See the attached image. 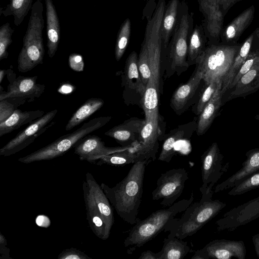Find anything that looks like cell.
Wrapping results in <instances>:
<instances>
[{"label":"cell","mask_w":259,"mask_h":259,"mask_svg":"<svg viewBox=\"0 0 259 259\" xmlns=\"http://www.w3.org/2000/svg\"><path fill=\"white\" fill-rule=\"evenodd\" d=\"M151 161L144 159L134 163L127 175L113 187L103 183L101 184L118 215L131 225L140 220L137 215L143 192L145 168Z\"/></svg>","instance_id":"obj_1"},{"label":"cell","mask_w":259,"mask_h":259,"mask_svg":"<svg viewBox=\"0 0 259 259\" xmlns=\"http://www.w3.org/2000/svg\"><path fill=\"white\" fill-rule=\"evenodd\" d=\"M214 185L210 184L206 188H200V200L192 203L180 219L174 218L168 223L164 230L169 232L167 237L183 239L194 235L226 206V204L220 200L212 199Z\"/></svg>","instance_id":"obj_2"},{"label":"cell","mask_w":259,"mask_h":259,"mask_svg":"<svg viewBox=\"0 0 259 259\" xmlns=\"http://www.w3.org/2000/svg\"><path fill=\"white\" fill-rule=\"evenodd\" d=\"M192 192L189 199H183L167 208L159 209L143 220H140L130 230L124 241L125 247H140L164 231L168 223L184 211L193 202Z\"/></svg>","instance_id":"obj_3"},{"label":"cell","mask_w":259,"mask_h":259,"mask_svg":"<svg viewBox=\"0 0 259 259\" xmlns=\"http://www.w3.org/2000/svg\"><path fill=\"white\" fill-rule=\"evenodd\" d=\"M44 7L41 0H37L31 8L28 26L23 37V46L18 58V69L22 73L30 71L43 63L45 49L42 30Z\"/></svg>","instance_id":"obj_4"},{"label":"cell","mask_w":259,"mask_h":259,"mask_svg":"<svg viewBox=\"0 0 259 259\" xmlns=\"http://www.w3.org/2000/svg\"><path fill=\"white\" fill-rule=\"evenodd\" d=\"M241 46L211 44L206 47L195 64L205 85L215 81L223 87Z\"/></svg>","instance_id":"obj_5"},{"label":"cell","mask_w":259,"mask_h":259,"mask_svg":"<svg viewBox=\"0 0 259 259\" xmlns=\"http://www.w3.org/2000/svg\"><path fill=\"white\" fill-rule=\"evenodd\" d=\"M111 119V116H101L92 119L73 132L63 135L47 146L19 158L18 161L28 164L61 156L74 147L80 139L101 128Z\"/></svg>","instance_id":"obj_6"},{"label":"cell","mask_w":259,"mask_h":259,"mask_svg":"<svg viewBox=\"0 0 259 259\" xmlns=\"http://www.w3.org/2000/svg\"><path fill=\"white\" fill-rule=\"evenodd\" d=\"M165 10V0H159L152 18L148 21L143 41L146 46L152 77L160 88L162 41L160 30Z\"/></svg>","instance_id":"obj_7"},{"label":"cell","mask_w":259,"mask_h":259,"mask_svg":"<svg viewBox=\"0 0 259 259\" xmlns=\"http://www.w3.org/2000/svg\"><path fill=\"white\" fill-rule=\"evenodd\" d=\"M189 22L187 15H184L176 29L170 46L165 69V77L175 73L180 75L190 67L187 62L188 45L187 38Z\"/></svg>","instance_id":"obj_8"},{"label":"cell","mask_w":259,"mask_h":259,"mask_svg":"<svg viewBox=\"0 0 259 259\" xmlns=\"http://www.w3.org/2000/svg\"><path fill=\"white\" fill-rule=\"evenodd\" d=\"M188 179V174L184 168L171 169L162 174L152 193V199H162L160 204L164 207L171 206L181 195Z\"/></svg>","instance_id":"obj_9"},{"label":"cell","mask_w":259,"mask_h":259,"mask_svg":"<svg viewBox=\"0 0 259 259\" xmlns=\"http://www.w3.org/2000/svg\"><path fill=\"white\" fill-rule=\"evenodd\" d=\"M57 112L56 109L51 110L31 123L0 149V155L9 156L13 155L33 142L55 123V121H51Z\"/></svg>","instance_id":"obj_10"},{"label":"cell","mask_w":259,"mask_h":259,"mask_svg":"<svg viewBox=\"0 0 259 259\" xmlns=\"http://www.w3.org/2000/svg\"><path fill=\"white\" fill-rule=\"evenodd\" d=\"M82 190L85 209L97 211L101 215L110 235L114 222L112 206L101 185L90 172L85 175Z\"/></svg>","instance_id":"obj_11"},{"label":"cell","mask_w":259,"mask_h":259,"mask_svg":"<svg viewBox=\"0 0 259 259\" xmlns=\"http://www.w3.org/2000/svg\"><path fill=\"white\" fill-rule=\"evenodd\" d=\"M246 253L243 241L215 239L195 251L191 259H244Z\"/></svg>","instance_id":"obj_12"},{"label":"cell","mask_w":259,"mask_h":259,"mask_svg":"<svg viewBox=\"0 0 259 259\" xmlns=\"http://www.w3.org/2000/svg\"><path fill=\"white\" fill-rule=\"evenodd\" d=\"M259 217V196L233 208L216 221L218 231H232Z\"/></svg>","instance_id":"obj_13"},{"label":"cell","mask_w":259,"mask_h":259,"mask_svg":"<svg viewBox=\"0 0 259 259\" xmlns=\"http://www.w3.org/2000/svg\"><path fill=\"white\" fill-rule=\"evenodd\" d=\"M223 159L217 143H212L201 156V187L206 188L210 184L214 185L227 171L229 163L224 164Z\"/></svg>","instance_id":"obj_14"},{"label":"cell","mask_w":259,"mask_h":259,"mask_svg":"<svg viewBox=\"0 0 259 259\" xmlns=\"http://www.w3.org/2000/svg\"><path fill=\"white\" fill-rule=\"evenodd\" d=\"M159 113L146 120L138 141L134 145L139 160L154 161L159 148Z\"/></svg>","instance_id":"obj_15"},{"label":"cell","mask_w":259,"mask_h":259,"mask_svg":"<svg viewBox=\"0 0 259 259\" xmlns=\"http://www.w3.org/2000/svg\"><path fill=\"white\" fill-rule=\"evenodd\" d=\"M133 146L109 147L98 136L88 135L78 141L73 148L74 153L80 160L95 164L103 156L128 149Z\"/></svg>","instance_id":"obj_16"},{"label":"cell","mask_w":259,"mask_h":259,"mask_svg":"<svg viewBox=\"0 0 259 259\" xmlns=\"http://www.w3.org/2000/svg\"><path fill=\"white\" fill-rule=\"evenodd\" d=\"M37 76H19L9 82L7 91H0V101L8 98H20L28 102L39 98L45 85L37 83Z\"/></svg>","instance_id":"obj_17"},{"label":"cell","mask_w":259,"mask_h":259,"mask_svg":"<svg viewBox=\"0 0 259 259\" xmlns=\"http://www.w3.org/2000/svg\"><path fill=\"white\" fill-rule=\"evenodd\" d=\"M202 80V72L196 67L195 72L188 81L177 89L170 101V107L176 113L181 115L189 106Z\"/></svg>","instance_id":"obj_18"},{"label":"cell","mask_w":259,"mask_h":259,"mask_svg":"<svg viewBox=\"0 0 259 259\" xmlns=\"http://www.w3.org/2000/svg\"><path fill=\"white\" fill-rule=\"evenodd\" d=\"M246 159L242 167L215 186L214 193L228 190L236 186L252 174L259 171V148L248 150L245 154Z\"/></svg>","instance_id":"obj_19"},{"label":"cell","mask_w":259,"mask_h":259,"mask_svg":"<svg viewBox=\"0 0 259 259\" xmlns=\"http://www.w3.org/2000/svg\"><path fill=\"white\" fill-rule=\"evenodd\" d=\"M145 119L132 118L106 131L105 135L115 139L122 146L134 145L138 142Z\"/></svg>","instance_id":"obj_20"},{"label":"cell","mask_w":259,"mask_h":259,"mask_svg":"<svg viewBox=\"0 0 259 259\" xmlns=\"http://www.w3.org/2000/svg\"><path fill=\"white\" fill-rule=\"evenodd\" d=\"M259 50V28H257L241 44L235 58L221 93L223 95L230 86L239 69L251 53Z\"/></svg>","instance_id":"obj_21"},{"label":"cell","mask_w":259,"mask_h":259,"mask_svg":"<svg viewBox=\"0 0 259 259\" xmlns=\"http://www.w3.org/2000/svg\"><path fill=\"white\" fill-rule=\"evenodd\" d=\"M138 59V56L135 51L132 52L127 58L121 75L122 85L124 88V91H130L132 94L139 95L142 102L146 87L141 78Z\"/></svg>","instance_id":"obj_22"},{"label":"cell","mask_w":259,"mask_h":259,"mask_svg":"<svg viewBox=\"0 0 259 259\" xmlns=\"http://www.w3.org/2000/svg\"><path fill=\"white\" fill-rule=\"evenodd\" d=\"M196 128L197 123L192 121L180 125L171 131L162 144L158 160L169 162L176 154L175 147L176 143L181 140L189 139Z\"/></svg>","instance_id":"obj_23"},{"label":"cell","mask_w":259,"mask_h":259,"mask_svg":"<svg viewBox=\"0 0 259 259\" xmlns=\"http://www.w3.org/2000/svg\"><path fill=\"white\" fill-rule=\"evenodd\" d=\"M253 5L244 11L224 29L221 34L223 45H235L239 37L251 23L254 14Z\"/></svg>","instance_id":"obj_24"},{"label":"cell","mask_w":259,"mask_h":259,"mask_svg":"<svg viewBox=\"0 0 259 259\" xmlns=\"http://www.w3.org/2000/svg\"><path fill=\"white\" fill-rule=\"evenodd\" d=\"M46 8L48 54L55 55L60 38V26L57 13L52 0H45Z\"/></svg>","instance_id":"obj_25"},{"label":"cell","mask_w":259,"mask_h":259,"mask_svg":"<svg viewBox=\"0 0 259 259\" xmlns=\"http://www.w3.org/2000/svg\"><path fill=\"white\" fill-rule=\"evenodd\" d=\"M222 87L218 88L212 98L200 114L197 122L196 134L198 136L204 134L211 126L218 115L222 105Z\"/></svg>","instance_id":"obj_26"},{"label":"cell","mask_w":259,"mask_h":259,"mask_svg":"<svg viewBox=\"0 0 259 259\" xmlns=\"http://www.w3.org/2000/svg\"><path fill=\"white\" fill-rule=\"evenodd\" d=\"M45 114L41 110L23 111L16 109L5 121L0 123V137L17 130L21 126L31 123Z\"/></svg>","instance_id":"obj_27"},{"label":"cell","mask_w":259,"mask_h":259,"mask_svg":"<svg viewBox=\"0 0 259 259\" xmlns=\"http://www.w3.org/2000/svg\"><path fill=\"white\" fill-rule=\"evenodd\" d=\"M163 243L161 250L158 252V259H182L192 251L187 242L176 237H167Z\"/></svg>","instance_id":"obj_28"},{"label":"cell","mask_w":259,"mask_h":259,"mask_svg":"<svg viewBox=\"0 0 259 259\" xmlns=\"http://www.w3.org/2000/svg\"><path fill=\"white\" fill-rule=\"evenodd\" d=\"M160 87L155 79L151 77L146 85L141 106L145 115V120L152 118L158 114V97Z\"/></svg>","instance_id":"obj_29"},{"label":"cell","mask_w":259,"mask_h":259,"mask_svg":"<svg viewBox=\"0 0 259 259\" xmlns=\"http://www.w3.org/2000/svg\"><path fill=\"white\" fill-rule=\"evenodd\" d=\"M103 99L92 98L88 99L72 115L66 126V131H70L86 120L104 105Z\"/></svg>","instance_id":"obj_30"},{"label":"cell","mask_w":259,"mask_h":259,"mask_svg":"<svg viewBox=\"0 0 259 259\" xmlns=\"http://www.w3.org/2000/svg\"><path fill=\"white\" fill-rule=\"evenodd\" d=\"M178 4V0H170L164 12L160 32L165 48H167L168 45L169 38L176 21Z\"/></svg>","instance_id":"obj_31"},{"label":"cell","mask_w":259,"mask_h":259,"mask_svg":"<svg viewBox=\"0 0 259 259\" xmlns=\"http://www.w3.org/2000/svg\"><path fill=\"white\" fill-rule=\"evenodd\" d=\"M138 161L139 160L133 146L128 149L103 156L98 159L95 164L98 165L107 164L118 166L134 163Z\"/></svg>","instance_id":"obj_32"},{"label":"cell","mask_w":259,"mask_h":259,"mask_svg":"<svg viewBox=\"0 0 259 259\" xmlns=\"http://www.w3.org/2000/svg\"><path fill=\"white\" fill-rule=\"evenodd\" d=\"M205 40L201 26H196L191 35L188 45L187 62L189 66L196 64L198 58L206 47Z\"/></svg>","instance_id":"obj_33"},{"label":"cell","mask_w":259,"mask_h":259,"mask_svg":"<svg viewBox=\"0 0 259 259\" xmlns=\"http://www.w3.org/2000/svg\"><path fill=\"white\" fill-rule=\"evenodd\" d=\"M32 2L33 0H10L5 9L3 11L1 9V14L5 17L13 15L14 24L18 26L31 9Z\"/></svg>","instance_id":"obj_34"},{"label":"cell","mask_w":259,"mask_h":259,"mask_svg":"<svg viewBox=\"0 0 259 259\" xmlns=\"http://www.w3.org/2000/svg\"><path fill=\"white\" fill-rule=\"evenodd\" d=\"M203 12L206 15V27L209 35L218 39L222 32L224 16L220 6L209 8Z\"/></svg>","instance_id":"obj_35"},{"label":"cell","mask_w":259,"mask_h":259,"mask_svg":"<svg viewBox=\"0 0 259 259\" xmlns=\"http://www.w3.org/2000/svg\"><path fill=\"white\" fill-rule=\"evenodd\" d=\"M87 220L92 232L99 239L107 240L110 235L108 233L106 225L101 214L92 210H86Z\"/></svg>","instance_id":"obj_36"},{"label":"cell","mask_w":259,"mask_h":259,"mask_svg":"<svg viewBox=\"0 0 259 259\" xmlns=\"http://www.w3.org/2000/svg\"><path fill=\"white\" fill-rule=\"evenodd\" d=\"M131 26L130 20L127 18L118 31L115 47V57L117 61L120 60L127 47L131 34Z\"/></svg>","instance_id":"obj_37"},{"label":"cell","mask_w":259,"mask_h":259,"mask_svg":"<svg viewBox=\"0 0 259 259\" xmlns=\"http://www.w3.org/2000/svg\"><path fill=\"white\" fill-rule=\"evenodd\" d=\"M138 66L142 81L145 87L152 77V71L148 58L146 46L143 42L138 59Z\"/></svg>","instance_id":"obj_38"},{"label":"cell","mask_w":259,"mask_h":259,"mask_svg":"<svg viewBox=\"0 0 259 259\" xmlns=\"http://www.w3.org/2000/svg\"><path fill=\"white\" fill-rule=\"evenodd\" d=\"M27 102L20 98H8L0 101V123L7 119L18 109Z\"/></svg>","instance_id":"obj_39"},{"label":"cell","mask_w":259,"mask_h":259,"mask_svg":"<svg viewBox=\"0 0 259 259\" xmlns=\"http://www.w3.org/2000/svg\"><path fill=\"white\" fill-rule=\"evenodd\" d=\"M258 187H259V171L233 187L228 194L231 196L239 195Z\"/></svg>","instance_id":"obj_40"},{"label":"cell","mask_w":259,"mask_h":259,"mask_svg":"<svg viewBox=\"0 0 259 259\" xmlns=\"http://www.w3.org/2000/svg\"><path fill=\"white\" fill-rule=\"evenodd\" d=\"M14 31L8 22L0 27V61L8 57L7 49L12 42V36Z\"/></svg>","instance_id":"obj_41"},{"label":"cell","mask_w":259,"mask_h":259,"mask_svg":"<svg viewBox=\"0 0 259 259\" xmlns=\"http://www.w3.org/2000/svg\"><path fill=\"white\" fill-rule=\"evenodd\" d=\"M220 87L222 88L221 84L215 81L211 82L206 85V87L200 95L194 110V112L196 115H200L206 104L213 97L218 88Z\"/></svg>","instance_id":"obj_42"},{"label":"cell","mask_w":259,"mask_h":259,"mask_svg":"<svg viewBox=\"0 0 259 259\" xmlns=\"http://www.w3.org/2000/svg\"><path fill=\"white\" fill-rule=\"evenodd\" d=\"M258 63H259V50L249 55L234 78L229 90L233 89L240 78Z\"/></svg>","instance_id":"obj_43"},{"label":"cell","mask_w":259,"mask_h":259,"mask_svg":"<svg viewBox=\"0 0 259 259\" xmlns=\"http://www.w3.org/2000/svg\"><path fill=\"white\" fill-rule=\"evenodd\" d=\"M258 89H259V75L245 86L238 90H233L229 94L228 99L245 97L255 92Z\"/></svg>","instance_id":"obj_44"},{"label":"cell","mask_w":259,"mask_h":259,"mask_svg":"<svg viewBox=\"0 0 259 259\" xmlns=\"http://www.w3.org/2000/svg\"><path fill=\"white\" fill-rule=\"evenodd\" d=\"M58 259H92L81 250L71 247L62 250L57 256Z\"/></svg>","instance_id":"obj_45"},{"label":"cell","mask_w":259,"mask_h":259,"mask_svg":"<svg viewBox=\"0 0 259 259\" xmlns=\"http://www.w3.org/2000/svg\"><path fill=\"white\" fill-rule=\"evenodd\" d=\"M68 64L70 68L74 71L80 72L83 70L84 64L82 57L80 54H71L69 57Z\"/></svg>","instance_id":"obj_46"},{"label":"cell","mask_w":259,"mask_h":259,"mask_svg":"<svg viewBox=\"0 0 259 259\" xmlns=\"http://www.w3.org/2000/svg\"><path fill=\"white\" fill-rule=\"evenodd\" d=\"M10 249L7 247V241L4 235L0 232V258L13 259L10 256Z\"/></svg>","instance_id":"obj_47"},{"label":"cell","mask_w":259,"mask_h":259,"mask_svg":"<svg viewBox=\"0 0 259 259\" xmlns=\"http://www.w3.org/2000/svg\"><path fill=\"white\" fill-rule=\"evenodd\" d=\"M240 0H218L220 8L225 15L229 9Z\"/></svg>","instance_id":"obj_48"},{"label":"cell","mask_w":259,"mask_h":259,"mask_svg":"<svg viewBox=\"0 0 259 259\" xmlns=\"http://www.w3.org/2000/svg\"><path fill=\"white\" fill-rule=\"evenodd\" d=\"M219 6L218 0H201L200 6L203 11Z\"/></svg>","instance_id":"obj_49"},{"label":"cell","mask_w":259,"mask_h":259,"mask_svg":"<svg viewBox=\"0 0 259 259\" xmlns=\"http://www.w3.org/2000/svg\"><path fill=\"white\" fill-rule=\"evenodd\" d=\"M139 259H158V253L150 250H146L142 252Z\"/></svg>","instance_id":"obj_50"},{"label":"cell","mask_w":259,"mask_h":259,"mask_svg":"<svg viewBox=\"0 0 259 259\" xmlns=\"http://www.w3.org/2000/svg\"><path fill=\"white\" fill-rule=\"evenodd\" d=\"M73 91V87L70 84L65 83L62 85L58 90V92L63 94H68Z\"/></svg>","instance_id":"obj_51"},{"label":"cell","mask_w":259,"mask_h":259,"mask_svg":"<svg viewBox=\"0 0 259 259\" xmlns=\"http://www.w3.org/2000/svg\"><path fill=\"white\" fill-rule=\"evenodd\" d=\"M252 240L254 246L256 254L259 258V233L254 235L252 236Z\"/></svg>","instance_id":"obj_52"},{"label":"cell","mask_w":259,"mask_h":259,"mask_svg":"<svg viewBox=\"0 0 259 259\" xmlns=\"http://www.w3.org/2000/svg\"><path fill=\"white\" fill-rule=\"evenodd\" d=\"M7 70H0V83L1 84L2 80L4 79V77L5 75H7Z\"/></svg>","instance_id":"obj_53"},{"label":"cell","mask_w":259,"mask_h":259,"mask_svg":"<svg viewBox=\"0 0 259 259\" xmlns=\"http://www.w3.org/2000/svg\"><path fill=\"white\" fill-rule=\"evenodd\" d=\"M255 118L259 120V114H257L255 116Z\"/></svg>","instance_id":"obj_54"}]
</instances>
